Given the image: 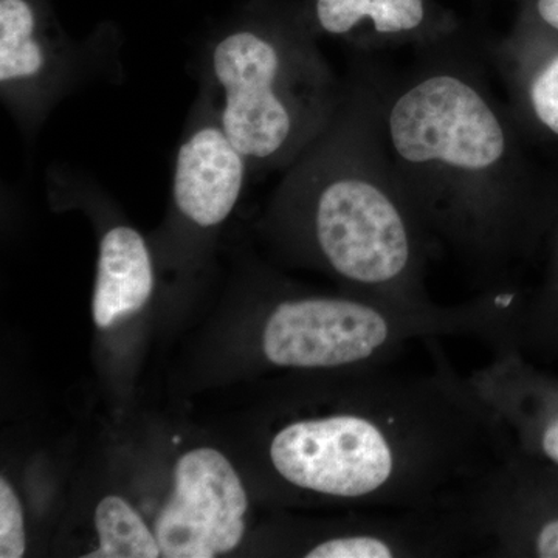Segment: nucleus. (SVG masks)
<instances>
[{
  "label": "nucleus",
  "instance_id": "f257e3e1",
  "mask_svg": "<svg viewBox=\"0 0 558 558\" xmlns=\"http://www.w3.org/2000/svg\"><path fill=\"white\" fill-rule=\"evenodd\" d=\"M440 44L403 78H380L381 137L435 244L481 292H510V271L545 229L553 170L532 157L480 68Z\"/></svg>",
  "mask_w": 558,
  "mask_h": 558
},
{
  "label": "nucleus",
  "instance_id": "f03ea898",
  "mask_svg": "<svg viewBox=\"0 0 558 558\" xmlns=\"http://www.w3.org/2000/svg\"><path fill=\"white\" fill-rule=\"evenodd\" d=\"M424 344L432 373L357 369L340 409L279 428L269 447L279 478L368 509L473 501L509 449L440 339Z\"/></svg>",
  "mask_w": 558,
  "mask_h": 558
},
{
  "label": "nucleus",
  "instance_id": "7ed1b4c3",
  "mask_svg": "<svg viewBox=\"0 0 558 558\" xmlns=\"http://www.w3.org/2000/svg\"><path fill=\"white\" fill-rule=\"evenodd\" d=\"M380 76L344 90L336 119L282 182L279 202L315 258L352 293L427 310L435 241L392 168L381 137Z\"/></svg>",
  "mask_w": 558,
  "mask_h": 558
},
{
  "label": "nucleus",
  "instance_id": "20e7f679",
  "mask_svg": "<svg viewBox=\"0 0 558 558\" xmlns=\"http://www.w3.org/2000/svg\"><path fill=\"white\" fill-rule=\"evenodd\" d=\"M220 126L250 167L289 170L339 112L344 90L301 31L241 28L209 51Z\"/></svg>",
  "mask_w": 558,
  "mask_h": 558
},
{
  "label": "nucleus",
  "instance_id": "39448f33",
  "mask_svg": "<svg viewBox=\"0 0 558 558\" xmlns=\"http://www.w3.org/2000/svg\"><path fill=\"white\" fill-rule=\"evenodd\" d=\"M248 499L236 470L218 450L179 459L175 486L156 523L161 556L211 558L230 553L245 532Z\"/></svg>",
  "mask_w": 558,
  "mask_h": 558
},
{
  "label": "nucleus",
  "instance_id": "423d86ee",
  "mask_svg": "<svg viewBox=\"0 0 558 558\" xmlns=\"http://www.w3.org/2000/svg\"><path fill=\"white\" fill-rule=\"evenodd\" d=\"M495 60L524 137L558 153V33L527 11L495 51Z\"/></svg>",
  "mask_w": 558,
  "mask_h": 558
},
{
  "label": "nucleus",
  "instance_id": "0eeeda50",
  "mask_svg": "<svg viewBox=\"0 0 558 558\" xmlns=\"http://www.w3.org/2000/svg\"><path fill=\"white\" fill-rule=\"evenodd\" d=\"M248 168L216 113L201 120L175 156L172 197L180 215L201 229L222 223L240 201Z\"/></svg>",
  "mask_w": 558,
  "mask_h": 558
},
{
  "label": "nucleus",
  "instance_id": "6e6552de",
  "mask_svg": "<svg viewBox=\"0 0 558 558\" xmlns=\"http://www.w3.org/2000/svg\"><path fill=\"white\" fill-rule=\"evenodd\" d=\"M315 28L374 51L417 44L435 46L450 28L435 24L427 0H315Z\"/></svg>",
  "mask_w": 558,
  "mask_h": 558
},
{
  "label": "nucleus",
  "instance_id": "1a4fd4ad",
  "mask_svg": "<svg viewBox=\"0 0 558 558\" xmlns=\"http://www.w3.org/2000/svg\"><path fill=\"white\" fill-rule=\"evenodd\" d=\"M68 64L69 50L40 31L28 0H0V87L7 101L22 108L46 101Z\"/></svg>",
  "mask_w": 558,
  "mask_h": 558
},
{
  "label": "nucleus",
  "instance_id": "9d476101",
  "mask_svg": "<svg viewBox=\"0 0 558 558\" xmlns=\"http://www.w3.org/2000/svg\"><path fill=\"white\" fill-rule=\"evenodd\" d=\"M154 290V267L148 245L131 227H116L102 236L95 279L92 314L106 329L137 314Z\"/></svg>",
  "mask_w": 558,
  "mask_h": 558
},
{
  "label": "nucleus",
  "instance_id": "9b49d317",
  "mask_svg": "<svg viewBox=\"0 0 558 558\" xmlns=\"http://www.w3.org/2000/svg\"><path fill=\"white\" fill-rule=\"evenodd\" d=\"M100 548L86 558H156L161 556L156 535L142 517L119 497H106L95 510Z\"/></svg>",
  "mask_w": 558,
  "mask_h": 558
},
{
  "label": "nucleus",
  "instance_id": "f8f14e48",
  "mask_svg": "<svg viewBox=\"0 0 558 558\" xmlns=\"http://www.w3.org/2000/svg\"><path fill=\"white\" fill-rule=\"evenodd\" d=\"M25 553L24 515L20 499L5 478L0 480V557L21 558Z\"/></svg>",
  "mask_w": 558,
  "mask_h": 558
},
{
  "label": "nucleus",
  "instance_id": "ddd939ff",
  "mask_svg": "<svg viewBox=\"0 0 558 558\" xmlns=\"http://www.w3.org/2000/svg\"><path fill=\"white\" fill-rule=\"evenodd\" d=\"M529 13L550 31L558 33V0H534Z\"/></svg>",
  "mask_w": 558,
  "mask_h": 558
}]
</instances>
